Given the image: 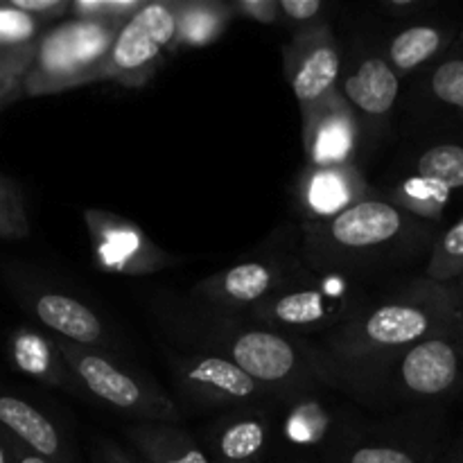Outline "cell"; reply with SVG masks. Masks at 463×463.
I'll return each mask as SVG.
<instances>
[{
  "label": "cell",
  "instance_id": "1",
  "mask_svg": "<svg viewBox=\"0 0 463 463\" xmlns=\"http://www.w3.org/2000/svg\"><path fill=\"white\" fill-rule=\"evenodd\" d=\"M120 23L66 18L48 27L36 43L23 95H52L99 81Z\"/></svg>",
  "mask_w": 463,
  "mask_h": 463
},
{
  "label": "cell",
  "instance_id": "2",
  "mask_svg": "<svg viewBox=\"0 0 463 463\" xmlns=\"http://www.w3.org/2000/svg\"><path fill=\"white\" fill-rule=\"evenodd\" d=\"M68 371L84 384L90 396L98 398L118 414L138 423L175 425L181 419L179 407L152 380H143L125 364L95 348L54 339Z\"/></svg>",
  "mask_w": 463,
  "mask_h": 463
},
{
  "label": "cell",
  "instance_id": "3",
  "mask_svg": "<svg viewBox=\"0 0 463 463\" xmlns=\"http://www.w3.org/2000/svg\"><path fill=\"white\" fill-rule=\"evenodd\" d=\"M362 310L360 289L342 276H317L297 271L279 292L251 310L253 319L271 330L339 328Z\"/></svg>",
  "mask_w": 463,
  "mask_h": 463
},
{
  "label": "cell",
  "instance_id": "4",
  "mask_svg": "<svg viewBox=\"0 0 463 463\" xmlns=\"http://www.w3.org/2000/svg\"><path fill=\"white\" fill-rule=\"evenodd\" d=\"M179 48V0H152L120 27L99 81L138 89Z\"/></svg>",
  "mask_w": 463,
  "mask_h": 463
},
{
  "label": "cell",
  "instance_id": "5",
  "mask_svg": "<svg viewBox=\"0 0 463 463\" xmlns=\"http://www.w3.org/2000/svg\"><path fill=\"white\" fill-rule=\"evenodd\" d=\"M432 330L434 319L430 307L402 297L355 312L346 324L335 328L333 348L346 360H369L416 346L430 339Z\"/></svg>",
  "mask_w": 463,
  "mask_h": 463
},
{
  "label": "cell",
  "instance_id": "6",
  "mask_svg": "<svg viewBox=\"0 0 463 463\" xmlns=\"http://www.w3.org/2000/svg\"><path fill=\"white\" fill-rule=\"evenodd\" d=\"M407 215L398 203L362 199L355 206L324 222H307L306 233L317 249V260L337 262L342 256L375 253L405 235Z\"/></svg>",
  "mask_w": 463,
  "mask_h": 463
},
{
  "label": "cell",
  "instance_id": "7",
  "mask_svg": "<svg viewBox=\"0 0 463 463\" xmlns=\"http://www.w3.org/2000/svg\"><path fill=\"white\" fill-rule=\"evenodd\" d=\"M175 384L190 402L199 407H249L269 396V389L244 373L235 362L220 353L181 355L170 362Z\"/></svg>",
  "mask_w": 463,
  "mask_h": 463
},
{
  "label": "cell",
  "instance_id": "8",
  "mask_svg": "<svg viewBox=\"0 0 463 463\" xmlns=\"http://www.w3.org/2000/svg\"><path fill=\"white\" fill-rule=\"evenodd\" d=\"M220 355L229 357L262 387H289L303 383L307 357L292 339L271 328H240L226 335L220 344Z\"/></svg>",
  "mask_w": 463,
  "mask_h": 463
},
{
  "label": "cell",
  "instance_id": "9",
  "mask_svg": "<svg viewBox=\"0 0 463 463\" xmlns=\"http://www.w3.org/2000/svg\"><path fill=\"white\" fill-rule=\"evenodd\" d=\"M285 75L303 113L339 89L342 57L328 27L317 25L294 36L285 48Z\"/></svg>",
  "mask_w": 463,
  "mask_h": 463
},
{
  "label": "cell",
  "instance_id": "10",
  "mask_svg": "<svg viewBox=\"0 0 463 463\" xmlns=\"http://www.w3.org/2000/svg\"><path fill=\"white\" fill-rule=\"evenodd\" d=\"M357 145L360 125L339 89L303 113V152L307 167L353 165Z\"/></svg>",
  "mask_w": 463,
  "mask_h": 463
},
{
  "label": "cell",
  "instance_id": "11",
  "mask_svg": "<svg viewBox=\"0 0 463 463\" xmlns=\"http://www.w3.org/2000/svg\"><path fill=\"white\" fill-rule=\"evenodd\" d=\"M297 271L279 260H247L197 285L199 297L226 310H256Z\"/></svg>",
  "mask_w": 463,
  "mask_h": 463
},
{
  "label": "cell",
  "instance_id": "12",
  "mask_svg": "<svg viewBox=\"0 0 463 463\" xmlns=\"http://www.w3.org/2000/svg\"><path fill=\"white\" fill-rule=\"evenodd\" d=\"M398 384L411 396H441L459 375V357L446 339L430 337L405 348L398 360Z\"/></svg>",
  "mask_w": 463,
  "mask_h": 463
},
{
  "label": "cell",
  "instance_id": "13",
  "mask_svg": "<svg viewBox=\"0 0 463 463\" xmlns=\"http://www.w3.org/2000/svg\"><path fill=\"white\" fill-rule=\"evenodd\" d=\"M366 184L355 165L307 167L298 184V202L307 222H324L362 202Z\"/></svg>",
  "mask_w": 463,
  "mask_h": 463
},
{
  "label": "cell",
  "instance_id": "14",
  "mask_svg": "<svg viewBox=\"0 0 463 463\" xmlns=\"http://www.w3.org/2000/svg\"><path fill=\"white\" fill-rule=\"evenodd\" d=\"M455 188H463V147L437 145L416 161V179L402 185L401 197L407 199L401 203H410L419 213H432Z\"/></svg>",
  "mask_w": 463,
  "mask_h": 463
},
{
  "label": "cell",
  "instance_id": "15",
  "mask_svg": "<svg viewBox=\"0 0 463 463\" xmlns=\"http://www.w3.org/2000/svg\"><path fill=\"white\" fill-rule=\"evenodd\" d=\"M86 224L90 226L99 260L107 269L122 274H145L152 267L161 265V256L154 251L138 229L113 215L86 213Z\"/></svg>",
  "mask_w": 463,
  "mask_h": 463
},
{
  "label": "cell",
  "instance_id": "16",
  "mask_svg": "<svg viewBox=\"0 0 463 463\" xmlns=\"http://www.w3.org/2000/svg\"><path fill=\"white\" fill-rule=\"evenodd\" d=\"M30 312L57 335V339L75 346H102L107 330L93 307L61 292H39L32 297Z\"/></svg>",
  "mask_w": 463,
  "mask_h": 463
},
{
  "label": "cell",
  "instance_id": "17",
  "mask_svg": "<svg viewBox=\"0 0 463 463\" xmlns=\"http://www.w3.org/2000/svg\"><path fill=\"white\" fill-rule=\"evenodd\" d=\"M339 93L351 104L353 111L371 118L387 116L401 93V77L389 66L387 57L373 54V57L362 59L348 72Z\"/></svg>",
  "mask_w": 463,
  "mask_h": 463
},
{
  "label": "cell",
  "instance_id": "18",
  "mask_svg": "<svg viewBox=\"0 0 463 463\" xmlns=\"http://www.w3.org/2000/svg\"><path fill=\"white\" fill-rule=\"evenodd\" d=\"M0 432L9 434L45 459L61 455V434L57 425L23 398L0 392Z\"/></svg>",
  "mask_w": 463,
  "mask_h": 463
},
{
  "label": "cell",
  "instance_id": "19",
  "mask_svg": "<svg viewBox=\"0 0 463 463\" xmlns=\"http://www.w3.org/2000/svg\"><path fill=\"white\" fill-rule=\"evenodd\" d=\"M269 416L256 407H240L235 414L215 423L217 455L229 463L251 461L265 450L269 439Z\"/></svg>",
  "mask_w": 463,
  "mask_h": 463
},
{
  "label": "cell",
  "instance_id": "20",
  "mask_svg": "<svg viewBox=\"0 0 463 463\" xmlns=\"http://www.w3.org/2000/svg\"><path fill=\"white\" fill-rule=\"evenodd\" d=\"M9 360H12L14 369H18L21 373L39 380V383L54 384V387L66 384V380L72 375L54 339L43 337L30 328H21L12 335Z\"/></svg>",
  "mask_w": 463,
  "mask_h": 463
},
{
  "label": "cell",
  "instance_id": "21",
  "mask_svg": "<svg viewBox=\"0 0 463 463\" xmlns=\"http://www.w3.org/2000/svg\"><path fill=\"white\" fill-rule=\"evenodd\" d=\"M127 434L152 463H211L188 434L167 423H136Z\"/></svg>",
  "mask_w": 463,
  "mask_h": 463
},
{
  "label": "cell",
  "instance_id": "22",
  "mask_svg": "<svg viewBox=\"0 0 463 463\" xmlns=\"http://www.w3.org/2000/svg\"><path fill=\"white\" fill-rule=\"evenodd\" d=\"M231 3L179 0V48H202L222 36L233 21Z\"/></svg>",
  "mask_w": 463,
  "mask_h": 463
},
{
  "label": "cell",
  "instance_id": "23",
  "mask_svg": "<svg viewBox=\"0 0 463 463\" xmlns=\"http://www.w3.org/2000/svg\"><path fill=\"white\" fill-rule=\"evenodd\" d=\"M443 34L432 25H411L398 32L387 50V61L398 75L414 71L420 63L430 61L441 50Z\"/></svg>",
  "mask_w": 463,
  "mask_h": 463
},
{
  "label": "cell",
  "instance_id": "24",
  "mask_svg": "<svg viewBox=\"0 0 463 463\" xmlns=\"http://www.w3.org/2000/svg\"><path fill=\"white\" fill-rule=\"evenodd\" d=\"M43 32V23L18 12L9 0H0V50L34 48Z\"/></svg>",
  "mask_w": 463,
  "mask_h": 463
},
{
  "label": "cell",
  "instance_id": "25",
  "mask_svg": "<svg viewBox=\"0 0 463 463\" xmlns=\"http://www.w3.org/2000/svg\"><path fill=\"white\" fill-rule=\"evenodd\" d=\"M34 50L36 45L25 50H0V111L23 95V81L34 59Z\"/></svg>",
  "mask_w": 463,
  "mask_h": 463
},
{
  "label": "cell",
  "instance_id": "26",
  "mask_svg": "<svg viewBox=\"0 0 463 463\" xmlns=\"http://www.w3.org/2000/svg\"><path fill=\"white\" fill-rule=\"evenodd\" d=\"M27 235H30V222H27L21 190L16 188V184L0 176V238L21 240Z\"/></svg>",
  "mask_w": 463,
  "mask_h": 463
},
{
  "label": "cell",
  "instance_id": "27",
  "mask_svg": "<svg viewBox=\"0 0 463 463\" xmlns=\"http://www.w3.org/2000/svg\"><path fill=\"white\" fill-rule=\"evenodd\" d=\"M140 0H77L71 5L68 18H89V21H109L125 25L138 9Z\"/></svg>",
  "mask_w": 463,
  "mask_h": 463
},
{
  "label": "cell",
  "instance_id": "28",
  "mask_svg": "<svg viewBox=\"0 0 463 463\" xmlns=\"http://www.w3.org/2000/svg\"><path fill=\"white\" fill-rule=\"evenodd\" d=\"M432 93L441 102L463 109V59H452L434 71Z\"/></svg>",
  "mask_w": 463,
  "mask_h": 463
},
{
  "label": "cell",
  "instance_id": "29",
  "mask_svg": "<svg viewBox=\"0 0 463 463\" xmlns=\"http://www.w3.org/2000/svg\"><path fill=\"white\" fill-rule=\"evenodd\" d=\"M459 262H463V220L457 226H452L441 240L434 256L432 265H430V274L432 276H446L450 269H455Z\"/></svg>",
  "mask_w": 463,
  "mask_h": 463
},
{
  "label": "cell",
  "instance_id": "30",
  "mask_svg": "<svg viewBox=\"0 0 463 463\" xmlns=\"http://www.w3.org/2000/svg\"><path fill=\"white\" fill-rule=\"evenodd\" d=\"M9 3H12L18 12L36 18V21H41L43 25L54 21L61 23V18L66 21V16H71L72 5L68 3V0H9Z\"/></svg>",
  "mask_w": 463,
  "mask_h": 463
},
{
  "label": "cell",
  "instance_id": "31",
  "mask_svg": "<svg viewBox=\"0 0 463 463\" xmlns=\"http://www.w3.org/2000/svg\"><path fill=\"white\" fill-rule=\"evenodd\" d=\"M235 16L249 18V21L262 23V25H276L283 18L279 0H235L231 3Z\"/></svg>",
  "mask_w": 463,
  "mask_h": 463
},
{
  "label": "cell",
  "instance_id": "32",
  "mask_svg": "<svg viewBox=\"0 0 463 463\" xmlns=\"http://www.w3.org/2000/svg\"><path fill=\"white\" fill-rule=\"evenodd\" d=\"M351 463H416L401 448L389 446H364L353 452Z\"/></svg>",
  "mask_w": 463,
  "mask_h": 463
},
{
  "label": "cell",
  "instance_id": "33",
  "mask_svg": "<svg viewBox=\"0 0 463 463\" xmlns=\"http://www.w3.org/2000/svg\"><path fill=\"white\" fill-rule=\"evenodd\" d=\"M279 3L283 18H289L294 23H310L312 18L324 12L321 0H279Z\"/></svg>",
  "mask_w": 463,
  "mask_h": 463
},
{
  "label": "cell",
  "instance_id": "34",
  "mask_svg": "<svg viewBox=\"0 0 463 463\" xmlns=\"http://www.w3.org/2000/svg\"><path fill=\"white\" fill-rule=\"evenodd\" d=\"M0 434H3L5 446H7L9 457H12L14 463H50L48 459H45V457H41V455H36V452H32L30 448H25V446H23V443H18L16 439H12V437H9V434H5V432H0Z\"/></svg>",
  "mask_w": 463,
  "mask_h": 463
},
{
  "label": "cell",
  "instance_id": "35",
  "mask_svg": "<svg viewBox=\"0 0 463 463\" xmlns=\"http://www.w3.org/2000/svg\"><path fill=\"white\" fill-rule=\"evenodd\" d=\"M0 463H14V461H12V457H9L7 446H5L3 434H0Z\"/></svg>",
  "mask_w": 463,
  "mask_h": 463
}]
</instances>
